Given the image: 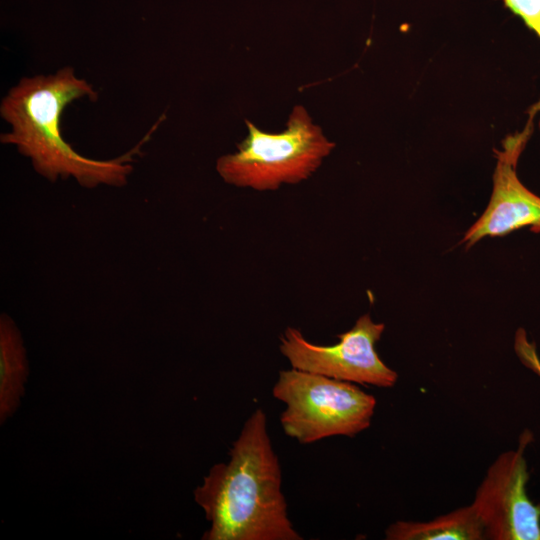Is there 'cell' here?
<instances>
[{
	"mask_svg": "<svg viewBox=\"0 0 540 540\" xmlns=\"http://www.w3.org/2000/svg\"><path fill=\"white\" fill-rule=\"evenodd\" d=\"M229 460L211 467L194 490L210 523L204 540H301L288 517L279 459L263 409L245 421Z\"/></svg>",
	"mask_w": 540,
	"mask_h": 540,
	"instance_id": "1",
	"label": "cell"
},
{
	"mask_svg": "<svg viewBox=\"0 0 540 540\" xmlns=\"http://www.w3.org/2000/svg\"><path fill=\"white\" fill-rule=\"evenodd\" d=\"M82 98L96 101L98 94L89 82L76 76L72 67L21 78L1 101L0 115L10 130L1 134L0 141L14 145L30 159L34 170L51 182L72 177L85 188L124 186L142 142L109 160L79 154L65 141L60 127L65 107Z\"/></svg>",
	"mask_w": 540,
	"mask_h": 540,
	"instance_id": "2",
	"label": "cell"
},
{
	"mask_svg": "<svg viewBox=\"0 0 540 540\" xmlns=\"http://www.w3.org/2000/svg\"><path fill=\"white\" fill-rule=\"evenodd\" d=\"M285 405L284 433L301 444L353 437L370 426L376 399L354 383L298 369L282 370L272 389Z\"/></svg>",
	"mask_w": 540,
	"mask_h": 540,
	"instance_id": "3",
	"label": "cell"
},
{
	"mask_svg": "<svg viewBox=\"0 0 540 540\" xmlns=\"http://www.w3.org/2000/svg\"><path fill=\"white\" fill-rule=\"evenodd\" d=\"M248 136L238 152L222 156L217 171L225 182L256 190H275L282 183L308 178L334 148L302 106H296L279 134L265 133L247 121Z\"/></svg>",
	"mask_w": 540,
	"mask_h": 540,
	"instance_id": "4",
	"label": "cell"
},
{
	"mask_svg": "<svg viewBox=\"0 0 540 540\" xmlns=\"http://www.w3.org/2000/svg\"><path fill=\"white\" fill-rule=\"evenodd\" d=\"M384 329L383 323L364 314L350 330L337 335L338 343L323 346L307 341L299 330L288 327L280 338V351L294 369L354 384L390 388L398 375L375 349Z\"/></svg>",
	"mask_w": 540,
	"mask_h": 540,
	"instance_id": "5",
	"label": "cell"
},
{
	"mask_svg": "<svg viewBox=\"0 0 540 540\" xmlns=\"http://www.w3.org/2000/svg\"><path fill=\"white\" fill-rule=\"evenodd\" d=\"M532 440L521 435L514 450L500 454L478 486L473 506L487 540H540V504L527 494L529 473L524 451Z\"/></svg>",
	"mask_w": 540,
	"mask_h": 540,
	"instance_id": "6",
	"label": "cell"
},
{
	"mask_svg": "<svg viewBox=\"0 0 540 540\" xmlns=\"http://www.w3.org/2000/svg\"><path fill=\"white\" fill-rule=\"evenodd\" d=\"M521 131L508 135L495 149L496 166L489 203L479 219L465 232L466 248L485 237L506 235L523 227L540 233V196L518 178L516 167L534 130L535 116L528 115Z\"/></svg>",
	"mask_w": 540,
	"mask_h": 540,
	"instance_id": "7",
	"label": "cell"
},
{
	"mask_svg": "<svg viewBox=\"0 0 540 540\" xmlns=\"http://www.w3.org/2000/svg\"><path fill=\"white\" fill-rule=\"evenodd\" d=\"M28 360L21 333L7 314L0 317V423L18 408L28 376Z\"/></svg>",
	"mask_w": 540,
	"mask_h": 540,
	"instance_id": "8",
	"label": "cell"
},
{
	"mask_svg": "<svg viewBox=\"0 0 540 540\" xmlns=\"http://www.w3.org/2000/svg\"><path fill=\"white\" fill-rule=\"evenodd\" d=\"M387 540H483V526L467 505L428 521L398 520L385 530Z\"/></svg>",
	"mask_w": 540,
	"mask_h": 540,
	"instance_id": "9",
	"label": "cell"
},
{
	"mask_svg": "<svg viewBox=\"0 0 540 540\" xmlns=\"http://www.w3.org/2000/svg\"><path fill=\"white\" fill-rule=\"evenodd\" d=\"M504 6L518 16L540 39V0H502ZM528 115L540 114V99L527 110ZM540 130V117L538 120Z\"/></svg>",
	"mask_w": 540,
	"mask_h": 540,
	"instance_id": "10",
	"label": "cell"
},
{
	"mask_svg": "<svg viewBox=\"0 0 540 540\" xmlns=\"http://www.w3.org/2000/svg\"><path fill=\"white\" fill-rule=\"evenodd\" d=\"M518 354L526 361V364H529L535 371L540 375V363L533 353V350L530 349L529 344L524 340L520 341L516 345Z\"/></svg>",
	"mask_w": 540,
	"mask_h": 540,
	"instance_id": "11",
	"label": "cell"
}]
</instances>
